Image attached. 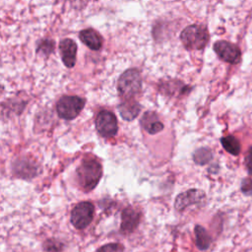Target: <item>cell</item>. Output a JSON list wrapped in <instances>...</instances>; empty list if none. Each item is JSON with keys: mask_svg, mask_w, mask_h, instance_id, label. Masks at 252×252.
Returning <instances> with one entry per match:
<instances>
[{"mask_svg": "<svg viewBox=\"0 0 252 252\" xmlns=\"http://www.w3.org/2000/svg\"><path fill=\"white\" fill-rule=\"evenodd\" d=\"M102 175V167L95 159H86L77 168V177L80 187L86 191H92L99 182Z\"/></svg>", "mask_w": 252, "mask_h": 252, "instance_id": "cell-1", "label": "cell"}, {"mask_svg": "<svg viewBox=\"0 0 252 252\" xmlns=\"http://www.w3.org/2000/svg\"><path fill=\"white\" fill-rule=\"evenodd\" d=\"M183 45L190 50L203 49L209 41V32L201 25H191L186 27L180 33Z\"/></svg>", "mask_w": 252, "mask_h": 252, "instance_id": "cell-2", "label": "cell"}, {"mask_svg": "<svg viewBox=\"0 0 252 252\" xmlns=\"http://www.w3.org/2000/svg\"><path fill=\"white\" fill-rule=\"evenodd\" d=\"M142 89L141 74L137 69H128L121 74L117 82L119 94L128 99L137 95Z\"/></svg>", "mask_w": 252, "mask_h": 252, "instance_id": "cell-3", "label": "cell"}, {"mask_svg": "<svg viewBox=\"0 0 252 252\" xmlns=\"http://www.w3.org/2000/svg\"><path fill=\"white\" fill-rule=\"evenodd\" d=\"M86 100L77 95H64L56 104V110L60 118L72 120L76 118L84 108Z\"/></svg>", "mask_w": 252, "mask_h": 252, "instance_id": "cell-4", "label": "cell"}, {"mask_svg": "<svg viewBox=\"0 0 252 252\" xmlns=\"http://www.w3.org/2000/svg\"><path fill=\"white\" fill-rule=\"evenodd\" d=\"M94 207L93 203L85 201L77 204L71 212V222L77 229H84L93 220Z\"/></svg>", "mask_w": 252, "mask_h": 252, "instance_id": "cell-5", "label": "cell"}, {"mask_svg": "<svg viewBox=\"0 0 252 252\" xmlns=\"http://www.w3.org/2000/svg\"><path fill=\"white\" fill-rule=\"evenodd\" d=\"M95 128L102 137L110 138L115 136L118 130L116 116L108 110L100 111L95 118Z\"/></svg>", "mask_w": 252, "mask_h": 252, "instance_id": "cell-6", "label": "cell"}, {"mask_svg": "<svg viewBox=\"0 0 252 252\" xmlns=\"http://www.w3.org/2000/svg\"><path fill=\"white\" fill-rule=\"evenodd\" d=\"M214 50L218 56L230 64H237L241 59V52L239 48L228 41L220 40L214 44Z\"/></svg>", "mask_w": 252, "mask_h": 252, "instance_id": "cell-7", "label": "cell"}, {"mask_svg": "<svg viewBox=\"0 0 252 252\" xmlns=\"http://www.w3.org/2000/svg\"><path fill=\"white\" fill-rule=\"evenodd\" d=\"M206 195L202 190L199 189H190L183 193H180L174 203V207L177 211H183L187 207L192 205H197L204 202Z\"/></svg>", "mask_w": 252, "mask_h": 252, "instance_id": "cell-8", "label": "cell"}, {"mask_svg": "<svg viewBox=\"0 0 252 252\" xmlns=\"http://www.w3.org/2000/svg\"><path fill=\"white\" fill-rule=\"evenodd\" d=\"M59 51L64 65L68 68L74 67L76 63L77 43L71 38H64L59 43Z\"/></svg>", "mask_w": 252, "mask_h": 252, "instance_id": "cell-9", "label": "cell"}, {"mask_svg": "<svg viewBox=\"0 0 252 252\" xmlns=\"http://www.w3.org/2000/svg\"><path fill=\"white\" fill-rule=\"evenodd\" d=\"M140 219V213L137 210L131 207L124 209L121 214V231L125 234L133 232L139 225Z\"/></svg>", "mask_w": 252, "mask_h": 252, "instance_id": "cell-10", "label": "cell"}, {"mask_svg": "<svg viewBox=\"0 0 252 252\" xmlns=\"http://www.w3.org/2000/svg\"><path fill=\"white\" fill-rule=\"evenodd\" d=\"M79 37L92 50H99L102 46L101 35L93 29L82 30L79 33Z\"/></svg>", "mask_w": 252, "mask_h": 252, "instance_id": "cell-11", "label": "cell"}, {"mask_svg": "<svg viewBox=\"0 0 252 252\" xmlns=\"http://www.w3.org/2000/svg\"><path fill=\"white\" fill-rule=\"evenodd\" d=\"M142 127L150 134H157L163 129V124L158 119L157 113L153 111H147L141 118Z\"/></svg>", "mask_w": 252, "mask_h": 252, "instance_id": "cell-12", "label": "cell"}, {"mask_svg": "<svg viewBox=\"0 0 252 252\" xmlns=\"http://www.w3.org/2000/svg\"><path fill=\"white\" fill-rule=\"evenodd\" d=\"M141 106L133 98H128L118 105V111L124 120L131 121L140 113Z\"/></svg>", "mask_w": 252, "mask_h": 252, "instance_id": "cell-13", "label": "cell"}, {"mask_svg": "<svg viewBox=\"0 0 252 252\" xmlns=\"http://www.w3.org/2000/svg\"><path fill=\"white\" fill-rule=\"evenodd\" d=\"M195 237H196V245L200 250H207L211 245V236L207 232V230L197 224L195 226Z\"/></svg>", "mask_w": 252, "mask_h": 252, "instance_id": "cell-14", "label": "cell"}, {"mask_svg": "<svg viewBox=\"0 0 252 252\" xmlns=\"http://www.w3.org/2000/svg\"><path fill=\"white\" fill-rule=\"evenodd\" d=\"M30 162H31V160H27L26 158H23L21 160H17V162H15L16 166L14 167V171L18 175L23 176V178L25 176H33L35 174L36 167L32 162L29 166H27Z\"/></svg>", "mask_w": 252, "mask_h": 252, "instance_id": "cell-15", "label": "cell"}, {"mask_svg": "<svg viewBox=\"0 0 252 252\" xmlns=\"http://www.w3.org/2000/svg\"><path fill=\"white\" fill-rule=\"evenodd\" d=\"M220 143L223 149L233 156H237L240 153V144L238 140L233 136H225L220 139Z\"/></svg>", "mask_w": 252, "mask_h": 252, "instance_id": "cell-16", "label": "cell"}, {"mask_svg": "<svg viewBox=\"0 0 252 252\" xmlns=\"http://www.w3.org/2000/svg\"><path fill=\"white\" fill-rule=\"evenodd\" d=\"M212 157H213V155H212L211 151L207 148L198 149L193 155L194 161L198 164H201V165L209 162L212 159Z\"/></svg>", "mask_w": 252, "mask_h": 252, "instance_id": "cell-17", "label": "cell"}, {"mask_svg": "<svg viewBox=\"0 0 252 252\" xmlns=\"http://www.w3.org/2000/svg\"><path fill=\"white\" fill-rule=\"evenodd\" d=\"M62 243L56 239H48L43 243V248L48 252H59L62 250Z\"/></svg>", "mask_w": 252, "mask_h": 252, "instance_id": "cell-18", "label": "cell"}, {"mask_svg": "<svg viewBox=\"0 0 252 252\" xmlns=\"http://www.w3.org/2000/svg\"><path fill=\"white\" fill-rule=\"evenodd\" d=\"M124 247L120 243H108L99 247L96 252H123Z\"/></svg>", "mask_w": 252, "mask_h": 252, "instance_id": "cell-19", "label": "cell"}, {"mask_svg": "<svg viewBox=\"0 0 252 252\" xmlns=\"http://www.w3.org/2000/svg\"><path fill=\"white\" fill-rule=\"evenodd\" d=\"M53 47H54V42L50 39H47V40H43L39 45H38V48H37V53L40 52V53H43L45 55H48L49 53H51L53 51Z\"/></svg>", "mask_w": 252, "mask_h": 252, "instance_id": "cell-20", "label": "cell"}, {"mask_svg": "<svg viewBox=\"0 0 252 252\" xmlns=\"http://www.w3.org/2000/svg\"><path fill=\"white\" fill-rule=\"evenodd\" d=\"M241 191L245 195H252V179L244 178L241 181Z\"/></svg>", "mask_w": 252, "mask_h": 252, "instance_id": "cell-21", "label": "cell"}, {"mask_svg": "<svg viewBox=\"0 0 252 252\" xmlns=\"http://www.w3.org/2000/svg\"><path fill=\"white\" fill-rule=\"evenodd\" d=\"M245 165L247 171L250 175H252V147H250L245 156Z\"/></svg>", "mask_w": 252, "mask_h": 252, "instance_id": "cell-22", "label": "cell"}]
</instances>
